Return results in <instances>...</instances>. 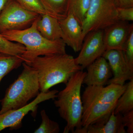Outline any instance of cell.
I'll return each instance as SVG.
<instances>
[{
    "mask_svg": "<svg viewBox=\"0 0 133 133\" xmlns=\"http://www.w3.org/2000/svg\"><path fill=\"white\" fill-rule=\"evenodd\" d=\"M127 86V83L123 85L110 84L106 87L87 86L81 95V127L86 128L91 124L107 120Z\"/></svg>",
    "mask_w": 133,
    "mask_h": 133,
    "instance_id": "6da1fadb",
    "label": "cell"
},
{
    "mask_svg": "<svg viewBox=\"0 0 133 133\" xmlns=\"http://www.w3.org/2000/svg\"><path fill=\"white\" fill-rule=\"evenodd\" d=\"M28 64L37 71L40 91L42 92H48L60 83L66 84L72 75L81 70L73 56L66 53L38 57Z\"/></svg>",
    "mask_w": 133,
    "mask_h": 133,
    "instance_id": "7a4b0ae2",
    "label": "cell"
},
{
    "mask_svg": "<svg viewBox=\"0 0 133 133\" xmlns=\"http://www.w3.org/2000/svg\"><path fill=\"white\" fill-rule=\"evenodd\" d=\"M38 18L29 27L24 29L1 33L9 41L24 45L25 51L21 57L27 64L30 63L38 57L66 53V45L62 39L50 41L41 35L37 28Z\"/></svg>",
    "mask_w": 133,
    "mask_h": 133,
    "instance_id": "3957f363",
    "label": "cell"
},
{
    "mask_svg": "<svg viewBox=\"0 0 133 133\" xmlns=\"http://www.w3.org/2000/svg\"><path fill=\"white\" fill-rule=\"evenodd\" d=\"M86 72L79 70L73 74L65 84V88L58 92L54 104L59 116L66 122L64 133H76L80 129L83 112L81 89Z\"/></svg>",
    "mask_w": 133,
    "mask_h": 133,
    "instance_id": "277c9868",
    "label": "cell"
},
{
    "mask_svg": "<svg viewBox=\"0 0 133 133\" xmlns=\"http://www.w3.org/2000/svg\"><path fill=\"white\" fill-rule=\"evenodd\" d=\"M22 64L23 69L21 73L9 85L1 100L0 114L24 107L40 93L37 71L25 62Z\"/></svg>",
    "mask_w": 133,
    "mask_h": 133,
    "instance_id": "5b68a950",
    "label": "cell"
},
{
    "mask_svg": "<svg viewBox=\"0 0 133 133\" xmlns=\"http://www.w3.org/2000/svg\"><path fill=\"white\" fill-rule=\"evenodd\" d=\"M113 0H91L82 25L84 38L91 31L104 30L118 21Z\"/></svg>",
    "mask_w": 133,
    "mask_h": 133,
    "instance_id": "8992f818",
    "label": "cell"
},
{
    "mask_svg": "<svg viewBox=\"0 0 133 133\" xmlns=\"http://www.w3.org/2000/svg\"><path fill=\"white\" fill-rule=\"evenodd\" d=\"M39 15L25 9L16 1L11 0L0 14V33L28 28Z\"/></svg>",
    "mask_w": 133,
    "mask_h": 133,
    "instance_id": "52a82bcc",
    "label": "cell"
},
{
    "mask_svg": "<svg viewBox=\"0 0 133 133\" xmlns=\"http://www.w3.org/2000/svg\"><path fill=\"white\" fill-rule=\"evenodd\" d=\"M58 92L54 90L46 92H41L34 100L24 107L0 114V132L8 128L11 131L21 128L24 116L30 112H32L33 116H36L38 105L44 101L55 99Z\"/></svg>",
    "mask_w": 133,
    "mask_h": 133,
    "instance_id": "ba28073f",
    "label": "cell"
},
{
    "mask_svg": "<svg viewBox=\"0 0 133 133\" xmlns=\"http://www.w3.org/2000/svg\"><path fill=\"white\" fill-rule=\"evenodd\" d=\"M104 35V30H99L91 31L85 36L79 54L75 58L76 64L81 66L82 70L102 56L106 51Z\"/></svg>",
    "mask_w": 133,
    "mask_h": 133,
    "instance_id": "9c48e42d",
    "label": "cell"
},
{
    "mask_svg": "<svg viewBox=\"0 0 133 133\" xmlns=\"http://www.w3.org/2000/svg\"><path fill=\"white\" fill-rule=\"evenodd\" d=\"M102 56L109 63L113 74V77L109 79L107 84H114L123 85L126 81L133 79V69L128 64L122 51H107Z\"/></svg>",
    "mask_w": 133,
    "mask_h": 133,
    "instance_id": "30bf717a",
    "label": "cell"
},
{
    "mask_svg": "<svg viewBox=\"0 0 133 133\" xmlns=\"http://www.w3.org/2000/svg\"><path fill=\"white\" fill-rule=\"evenodd\" d=\"M132 30V23L122 21H118L105 29L104 41L106 51L112 50L123 51Z\"/></svg>",
    "mask_w": 133,
    "mask_h": 133,
    "instance_id": "8fae6325",
    "label": "cell"
},
{
    "mask_svg": "<svg viewBox=\"0 0 133 133\" xmlns=\"http://www.w3.org/2000/svg\"><path fill=\"white\" fill-rule=\"evenodd\" d=\"M58 21L63 33L62 40L74 52L80 51L84 39L81 25L71 15H67Z\"/></svg>",
    "mask_w": 133,
    "mask_h": 133,
    "instance_id": "7c38bea8",
    "label": "cell"
},
{
    "mask_svg": "<svg viewBox=\"0 0 133 133\" xmlns=\"http://www.w3.org/2000/svg\"><path fill=\"white\" fill-rule=\"evenodd\" d=\"M86 69L83 84L87 86H104L112 77L109 63L103 56L96 59Z\"/></svg>",
    "mask_w": 133,
    "mask_h": 133,
    "instance_id": "4fadbf2b",
    "label": "cell"
},
{
    "mask_svg": "<svg viewBox=\"0 0 133 133\" xmlns=\"http://www.w3.org/2000/svg\"><path fill=\"white\" fill-rule=\"evenodd\" d=\"M122 115L113 112L107 121L81 127L77 133H127L122 122Z\"/></svg>",
    "mask_w": 133,
    "mask_h": 133,
    "instance_id": "5bb4252c",
    "label": "cell"
},
{
    "mask_svg": "<svg viewBox=\"0 0 133 133\" xmlns=\"http://www.w3.org/2000/svg\"><path fill=\"white\" fill-rule=\"evenodd\" d=\"M37 28L46 39L56 41L63 38V33L58 19L50 15H40L37 19Z\"/></svg>",
    "mask_w": 133,
    "mask_h": 133,
    "instance_id": "9a60e30c",
    "label": "cell"
},
{
    "mask_svg": "<svg viewBox=\"0 0 133 133\" xmlns=\"http://www.w3.org/2000/svg\"><path fill=\"white\" fill-rule=\"evenodd\" d=\"M133 110V79L127 83L125 90L117 101L114 113L122 115Z\"/></svg>",
    "mask_w": 133,
    "mask_h": 133,
    "instance_id": "2e32d148",
    "label": "cell"
},
{
    "mask_svg": "<svg viewBox=\"0 0 133 133\" xmlns=\"http://www.w3.org/2000/svg\"><path fill=\"white\" fill-rule=\"evenodd\" d=\"M91 1L68 0L67 15H72L81 26L89 8Z\"/></svg>",
    "mask_w": 133,
    "mask_h": 133,
    "instance_id": "e0dca14e",
    "label": "cell"
},
{
    "mask_svg": "<svg viewBox=\"0 0 133 133\" xmlns=\"http://www.w3.org/2000/svg\"><path fill=\"white\" fill-rule=\"evenodd\" d=\"M24 62L21 56L0 53V83L3 78ZM1 100L0 99V104Z\"/></svg>",
    "mask_w": 133,
    "mask_h": 133,
    "instance_id": "ac0fdd59",
    "label": "cell"
},
{
    "mask_svg": "<svg viewBox=\"0 0 133 133\" xmlns=\"http://www.w3.org/2000/svg\"><path fill=\"white\" fill-rule=\"evenodd\" d=\"M44 6L51 16L59 19L67 15L68 0H40Z\"/></svg>",
    "mask_w": 133,
    "mask_h": 133,
    "instance_id": "d6986e66",
    "label": "cell"
},
{
    "mask_svg": "<svg viewBox=\"0 0 133 133\" xmlns=\"http://www.w3.org/2000/svg\"><path fill=\"white\" fill-rule=\"evenodd\" d=\"M25 51L24 45L9 41L0 33V53L21 56Z\"/></svg>",
    "mask_w": 133,
    "mask_h": 133,
    "instance_id": "ffe728a7",
    "label": "cell"
},
{
    "mask_svg": "<svg viewBox=\"0 0 133 133\" xmlns=\"http://www.w3.org/2000/svg\"><path fill=\"white\" fill-rule=\"evenodd\" d=\"M42 123L38 128L34 131L35 133H58L60 127L57 122L51 120L46 114L45 110L41 112Z\"/></svg>",
    "mask_w": 133,
    "mask_h": 133,
    "instance_id": "44dd1931",
    "label": "cell"
},
{
    "mask_svg": "<svg viewBox=\"0 0 133 133\" xmlns=\"http://www.w3.org/2000/svg\"><path fill=\"white\" fill-rule=\"evenodd\" d=\"M22 7L30 12L42 15H50L40 0H15Z\"/></svg>",
    "mask_w": 133,
    "mask_h": 133,
    "instance_id": "7402d4cb",
    "label": "cell"
},
{
    "mask_svg": "<svg viewBox=\"0 0 133 133\" xmlns=\"http://www.w3.org/2000/svg\"><path fill=\"white\" fill-rule=\"evenodd\" d=\"M122 51L128 64L133 69V30L129 34Z\"/></svg>",
    "mask_w": 133,
    "mask_h": 133,
    "instance_id": "603a6c76",
    "label": "cell"
},
{
    "mask_svg": "<svg viewBox=\"0 0 133 133\" xmlns=\"http://www.w3.org/2000/svg\"><path fill=\"white\" fill-rule=\"evenodd\" d=\"M119 21H133V7L117 8Z\"/></svg>",
    "mask_w": 133,
    "mask_h": 133,
    "instance_id": "cb8c5ba5",
    "label": "cell"
},
{
    "mask_svg": "<svg viewBox=\"0 0 133 133\" xmlns=\"http://www.w3.org/2000/svg\"><path fill=\"white\" fill-rule=\"evenodd\" d=\"M122 122L125 127L127 128V132L133 133V110L122 115Z\"/></svg>",
    "mask_w": 133,
    "mask_h": 133,
    "instance_id": "d4e9b609",
    "label": "cell"
},
{
    "mask_svg": "<svg viewBox=\"0 0 133 133\" xmlns=\"http://www.w3.org/2000/svg\"><path fill=\"white\" fill-rule=\"evenodd\" d=\"M117 8L133 7V0H113Z\"/></svg>",
    "mask_w": 133,
    "mask_h": 133,
    "instance_id": "484cf974",
    "label": "cell"
},
{
    "mask_svg": "<svg viewBox=\"0 0 133 133\" xmlns=\"http://www.w3.org/2000/svg\"><path fill=\"white\" fill-rule=\"evenodd\" d=\"M11 0H0V14Z\"/></svg>",
    "mask_w": 133,
    "mask_h": 133,
    "instance_id": "4316f807",
    "label": "cell"
}]
</instances>
